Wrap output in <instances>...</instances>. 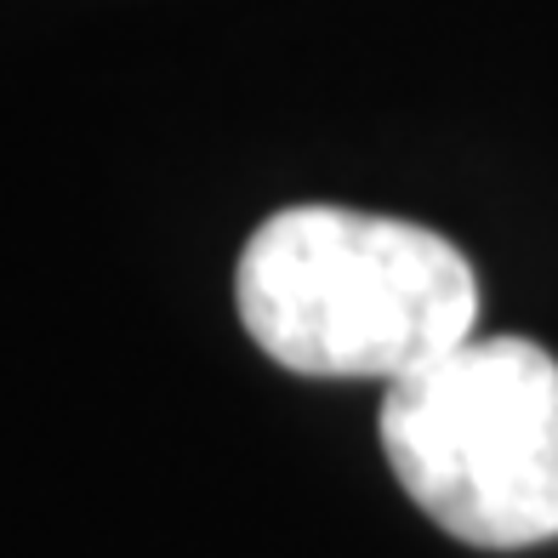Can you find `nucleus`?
Here are the masks:
<instances>
[{"label": "nucleus", "instance_id": "1", "mask_svg": "<svg viewBox=\"0 0 558 558\" xmlns=\"http://www.w3.org/2000/svg\"><path fill=\"white\" fill-rule=\"evenodd\" d=\"M245 337L325 383H399L473 337L478 279L445 234L348 206H286L234 268Z\"/></svg>", "mask_w": 558, "mask_h": 558}, {"label": "nucleus", "instance_id": "2", "mask_svg": "<svg viewBox=\"0 0 558 558\" xmlns=\"http://www.w3.org/2000/svg\"><path fill=\"white\" fill-rule=\"evenodd\" d=\"M388 468L445 536L519 553L558 536V360L468 337L383 393Z\"/></svg>", "mask_w": 558, "mask_h": 558}]
</instances>
